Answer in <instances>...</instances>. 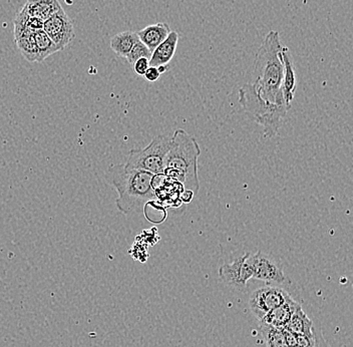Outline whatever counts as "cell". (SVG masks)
Listing matches in <instances>:
<instances>
[{"label": "cell", "mask_w": 353, "mask_h": 347, "mask_svg": "<svg viewBox=\"0 0 353 347\" xmlns=\"http://www.w3.org/2000/svg\"><path fill=\"white\" fill-rule=\"evenodd\" d=\"M281 50L279 32L271 30L256 54L253 85L258 94L270 103H285L281 92L283 79Z\"/></svg>", "instance_id": "cell-1"}, {"label": "cell", "mask_w": 353, "mask_h": 347, "mask_svg": "<svg viewBox=\"0 0 353 347\" xmlns=\"http://www.w3.org/2000/svg\"><path fill=\"white\" fill-rule=\"evenodd\" d=\"M200 155V146L194 137L184 130H175L165 161V176L179 183L183 189L197 194L200 190L198 176Z\"/></svg>", "instance_id": "cell-2"}, {"label": "cell", "mask_w": 353, "mask_h": 347, "mask_svg": "<svg viewBox=\"0 0 353 347\" xmlns=\"http://www.w3.org/2000/svg\"><path fill=\"white\" fill-rule=\"evenodd\" d=\"M110 184L118 192L117 208L121 213H131L156 198L154 175L140 170H127L123 165L110 168Z\"/></svg>", "instance_id": "cell-3"}, {"label": "cell", "mask_w": 353, "mask_h": 347, "mask_svg": "<svg viewBox=\"0 0 353 347\" xmlns=\"http://www.w3.org/2000/svg\"><path fill=\"white\" fill-rule=\"evenodd\" d=\"M239 103L245 112L263 128L264 137L267 139L277 136L287 112L291 109L285 103L265 101L253 83H245L240 88Z\"/></svg>", "instance_id": "cell-4"}, {"label": "cell", "mask_w": 353, "mask_h": 347, "mask_svg": "<svg viewBox=\"0 0 353 347\" xmlns=\"http://www.w3.org/2000/svg\"><path fill=\"white\" fill-rule=\"evenodd\" d=\"M171 138L167 135H160L154 137L143 149L131 150L123 167L127 170H140L153 175L164 174Z\"/></svg>", "instance_id": "cell-5"}, {"label": "cell", "mask_w": 353, "mask_h": 347, "mask_svg": "<svg viewBox=\"0 0 353 347\" xmlns=\"http://www.w3.org/2000/svg\"><path fill=\"white\" fill-rule=\"evenodd\" d=\"M292 299L290 294L281 287L265 286L251 294L249 306L258 320H261L267 313L280 305Z\"/></svg>", "instance_id": "cell-6"}, {"label": "cell", "mask_w": 353, "mask_h": 347, "mask_svg": "<svg viewBox=\"0 0 353 347\" xmlns=\"http://www.w3.org/2000/svg\"><path fill=\"white\" fill-rule=\"evenodd\" d=\"M43 30L61 52L70 46L76 37L74 23L63 8L43 22Z\"/></svg>", "instance_id": "cell-7"}, {"label": "cell", "mask_w": 353, "mask_h": 347, "mask_svg": "<svg viewBox=\"0 0 353 347\" xmlns=\"http://www.w3.org/2000/svg\"><path fill=\"white\" fill-rule=\"evenodd\" d=\"M251 253H245L232 263H225L220 267L219 277L233 288L241 290L247 286V282L253 277Z\"/></svg>", "instance_id": "cell-8"}, {"label": "cell", "mask_w": 353, "mask_h": 347, "mask_svg": "<svg viewBox=\"0 0 353 347\" xmlns=\"http://www.w3.org/2000/svg\"><path fill=\"white\" fill-rule=\"evenodd\" d=\"M250 259L253 269L252 278L276 284H283L286 281V276L281 263L273 256L258 251L253 255L251 254Z\"/></svg>", "instance_id": "cell-9"}, {"label": "cell", "mask_w": 353, "mask_h": 347, "mask_svg": "<svg viewBox=\"0 0 353 347\" xmlns=\"http://www.w3.org/2000/svg\"><path fill=\"white\" fill-rule=\"evenodd\" d=\"M282 61H283V79L281 83V92L284 101L291 108L294 99L297 87L296 68L290 50L286 46H282Z\"/></svg>", "instance_id": "cell-10"}, {"label": "cell", "mask_w": 353, "mask_h": 347, "mask_svg": "<svg viewBox=\"0 0 353 347\" xmlns=\"http://www.w3.org/2000/svg\"><path fill=\"white\" fill-rule=\"evenodd\" d=\"M179 34L176 32H171L167 39L163 41L156 50L152 52L150 59V66H168L176 54L178 46Z\"/></svg>", "instance_id": "cell-11"}, {"label": "cell", "mask_w": 353, "mask_h": 347, "mask_svg": "<svg viewBox=\"0 0 353 347\" xmlns=\"http://www.w3.org/2000/svg\"><path fill=\"white\" fill-rule=\"evenodd\" d=\"M171 32V28L167 23L159 22L143 28L140 32H137V34L140 41L151 50V52H153L167 39Z\"/></svg>", "instance_id": "cell-12"}, {"label": "cell", "mask_w": 353, "mask_h": 347, "mask_svg": "<svg viewBox=\"0 0 353 347\" xmlns=\"http://www.w3.org/2000/svg\"><path fill=\"white\" fill-rule=\"evenodd\" d=\"M298 305L294 299L289 300L286 304L280 305L276 307L275 309L271 310L270 313H267L266 315L260 320L262 324L266 326L275 327L278 329H283L285 327L287 322L290 319L291 315L294 313L295 309L297 308Z\"/></svg>", "instance_id": "cell-13"}, {"label": "cell", "mask_w": 353, "mask_h": 347, "mask_svg": "<svg viewBox=\"0 0 353 347\" xmlns=\"http://www.w3.org/2000/svg\"><path fill=\"white\" fill-rule=\"evenodd\" d=\"M23 8L30 17L44 22L61 10V6L57 0H28Z\"/></svg>", "instance_id": "cell-14"}, {"label": "cell", "mask_w": 353, "mask_h": 347, "mask_svg": "<svg viewBox=\"0 0 353 347\" xmlns=\"http://www.w3.org/2000/svg\"><path fill=\"white\" fill-rule=\"evenodd\" d=\"M283 329L296 335H311L315 333L312 320L306 315L300 304Z\"/></svg>", "instance_id": "cell-15"}, {"label": "cell", "mask_w": 353, "mask_h": 347, "mask_svg": "<svg viewBox=\"0 0 353 347\" xmlns=\"http://www.w3.org/2000/svg\"><path fill=\"white\" fill-rule=\"evenodd\" d=\"M13 26H14L13 32H14L15 39V37H21V35L34 34L35 32L43 30V21L30 17L24 10V8H22L19 14L15 17L14 21H13Z\"/></svg>", "instance_id": "cell-16"}, {"label": "cell", "mask_w": 353, "mask_h": 347, "mask_svg": "<svg viewBox=\"0 0 353 347\" xmlns=\"http://www.w3.org/2000/svg\"><path fill=\"white\" fill-rule=\"evenodd\" d=\"M140 41L137 32H123L114 35L110 39V46L117 54L121 57H127L129 52H131L132 46Z\"/></svg>", "instance_id": "cell-17"}, {"label": "cell", "mask_w": 353, "mask_h": 347, "mask_svg": "<svg viewBox=\"0 0 353 347\" xmlns=\"http://www.w3.org/2000/svg\"><path fill=\"white\" fill-rule=\"evenodd\" d=\"M34 39L37 43V54H39L37 63H43L44 59H48L50 55L61 52L50 37L43 32V30L34 33Z\"/></svg>", "instance_id": "cell-18"}, {"label": "cell", "mask_w": 353, "mask_h": 347, "mask_svg": "<svg viewBox=\"0 0 353 347\" xmlns=\"http://www.w3.org/2000/svg\"><path fill=\"white\" fill-rule=\"evenodd\" d=\"M15 43H17L19 52H21L26 61H30V63L37 61L39 54H37L34 34H24L15 37Z\"/></svg>", "instance_id": "cell-19"}, {"label": "cell", "mask_w": 353, "mask_h": 347, "mask_svg": "<svg viewBox=\"0 0 353 347\" xmlns=\"http://www.w3.org/2000/svg\"><path fill=\"white\" fill-rule=\"evenodd\" d=\"M262 335L267 347H288L286 344L285 335L282 329L262 324L260 326Z\"/></svg>", "instance_id": "cell-20"}, {"label": "cell", "mask_w": 353, "mask_h": 347, "mask_svg": "<svg viewBox=\"0 0 353 347\" xmlns=\"http://www.w3.org/2000/svg\"><path fill=\"white\" fill-rule=\"evenodd\" d=\"M151 57V50H150L142 41H139L138 43L132 46L131 52H129V54L127 55L125 59H127V61H129L131 65H134L138 59H143V57L150 59Z\"/></svg>", "instance_id": "cell-21"}, {"label": "cell", "mask_w": 353, "mask_h": 347, "mask_svg": "<svg viewBox=\"0 0 353 347\" xmlns=\"http://www.w3.org/2000/svg\"><path fill=\"white\" fill-rule=\"evenodd\" d=\"M150 68V59H145V57H143V59H138L136 63L132 65V68H134V72H136L138 76L143 77V75L147 72L148 68Z\"/></svg>", "instance_id": "cell-22"}, {"label": "cell", "mask_w": 353, "mask_h": 347, "mask_svg": "<svg viewBox=\"0 0 353 347\" xmlns=\"http://www.w3.org/2000/svg\"><path fill=\"white\" fill-rule=\"evenodd\" d=\"M143 77H145L147 81H156L160 79L161 74L159 72L158 68H154V66H150L147 72H145V74L143 75Z\"/></svg>", "instance_id": "cell-23"}, {"label": "cell", "mask_w": 353, "mask_h": 347, "mask_svg": "<svg viewBox=\"0 0 353 347\" xmlns=\"http://www.w3.org/2000/svg\"><path fill=\"white\" fill-rule=\"evenodd\" d=\"M284 331V335H285L286 344L288 347H295L297 344V335H293V333H289L285 329H282Z\"/></svg>", "instance_id": "cell-24"}, {"label": "cell", "mask_w": 353, "mask_h": 347, "mask_svg": "<svg viewBox=\"0 0 353 347\" xmlns=\"http://www.w3.org/2000/svg\"><path fill=\"white\" fill-rule=\"evenodd\" d=\"M194 196H195V194L190 191V190H183L180 194V200L182 201L183 203H190L193 200Z\"/></svg>", "instance_id": "cell-25"}, {"label": "cell", "mask_w": 353, "mask_h": 347, "mask_svg": "<svg viewBox=\"0 0 353 347\" xmlns=\"http://www.w3.org/2000/svg\"><path fill=\"white\" fill-rule=\"evenodd\" d=\"M157 68H158L159 72H160L161 75L164 74L165 70H167L168 66H157Z\"/></svg>", "instance_id": "cell-26"}]
</instances>
